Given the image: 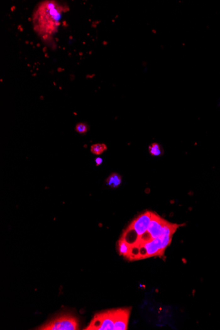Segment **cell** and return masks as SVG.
I'll return each mask as SVG.
<instances>
[{"label": "cell", "instance_id": "cell-9", "mask_svg": "<svg viewBox=\"0 0 220 330\" xmlns=\"http://www.w3.org/2000/svg\"><path fill=\"white\" fill-rule=\"evenodd\" d=\"M107 150V146L105 144H94L91 147V152L94 155H100L104 153Z\"/></svg>", "mask_w": 220, "mask_h": 330}, {"label": "cell", "instance_id": "cell-14", "mask_svg": "<svg viewBox=\"0 0 220 330\" xmlns=\"http://www.w3.org/2000/svg\"><path fill=\"white\" fill-rule=\"evenodd\" d=\"M64 71V69H62V68H61V67H59V68L58 69V72H62V71Z\"/></svg>", "mask_w": 220, "mask_h": 330}, {"label": "cell", "instance_id": "cell-11", "mask_svg": "<svg viewBox=\"0 0 220 330\" xmlns=\"http://www.w3.org/2000/svg\"><path fill=\"white\" fill-rule=\"evenodd\" d=\"M75 130L79 134H85L88 130V126L85 123H79L75 127Z\"/></svg>", "mask_w": 220, "mask_h": 330}, {"label": "cell", "instance_id": "cell-7", "mask_svg": "<svg viewBox=\"0 0 220 330\" xmlns=\"http://www.w3.org/2000/svg\"><path fill=\"white\" fill-rule=\"evenodd\" d=\"M132 246H130L129 243H127L124 240L120 238L119 240L118 243V250L119 251V253L120 255H122L125 256L126 258L128 259L130 250H131Z\"/></svg>", "mask_w": 220, "mask_h": 330}, {"label": "cell", "instance_id": "cell-4", "mask_svg": "<svg viewBox=\"0 0 220 330\" xmlns=\"http://www.w3.org/2000/svg\"><path fill=\"white\" fill-rule=\"evenodd\" d=\"M120 308L111 309L94 316L86 330H114Z\"/></svg>", "mask_w": 220, "mask_h": 330}, {"label": "cell", "instance_id": "cell-3", "mask_svg": "<svg viewBox=\"0 0 220 330\" xmlns=\"http://www.w3.org/2000/svg\"><path fill=\"white\" fill-rule=\"evenodd\" d=\"M40 330H77L79 329V320L69 313L60 314L37 327Z\"/></svg>", "mask_w": 220, "mask_h": 330}, {"label": "cell", "instance_id": "cell-12", "mask_svg": "<svg viewBox=\"0 0 220 330\" xmlns=\"http://www.w3.org/2000/svg\"><path fill=\"white\" fill-rule=\"evenodd\" d=\"M95 163H96V166H100V165L103 163V159H102V157H96V159H95Z\"/></svg>", "mask_w": 220, "mask_h": 330}, {"label": "cell", "instance_id": "cell-16", "mask_svg": "<svg viewBox=\"0 0 220 330\" xmlns=\"http://www.w3.org/2000/svg\"><path fill=\"white\" fill-rule=\"evenodd\" d=\"M14 9H15V7H14V6H13V7H12V8H11V11H13V10H14Z\"/></svg>", "mask_w": 220, "mask_h": 330}, {"label": "cell", "instance_id": "cell-5", "mask_svg": "<svg viewBox=\"0 0 220 330\" xmlns=\"http://www.w3.org/2000/svg\"><path fill=\"white\" fill-rule=\"evenodd\" d=\"M168 223V222H167L166 219L162 218L156 213L152 212L151 220L146 232L139 239L138 242L135 246H138L161 237Z\"/></svg>", "mask_w": 220, "mask_h": 330}, {"label": "cell", "instance_id": "cell-13", "mask_svg": "<svg viewBox=\"0 0 220 330\" xmlns=\"http://www.w3.org/2000/svg\"><path fill=\"white\" fill-rule=\"evenodd\" d=\"M23 28L21 25H19V26H18V29H19V30H20V32H23Z\"/></svg>", "mask_w": 220, "mask_h": 330}, {"label": "cell", "instance_id": "cell-17", "mask_svg": "<svg viewBox=\"0 0 220 330\" xmlns=\"http://www.w3.org/2000/svg\"><path fill=\"white\" fill-rule=\"evenodd\" d=\"M45 57H46V58H49V56H48V54H47V53H45Z\"/></svg>", "mask_w": 220, "mask_h": 330}, {"label": "cell", "instance_id": "cell-1", "mask_svg": "<svg viewBox=\"0 0 220 330\" xmlns=\"http://www.w3.org/2000/svg\"><path fill=\"white\" fill-rule=\"evenodd\" d=\"M63 9L55 1L43 2L38 7L33 15L34 29L43 39L57 32Z\"/></svg>", "mask_w": 220, "mask_h": 330}, {"label": "cell", "instance_id": "cell-10", "mask_svg": "<svg viewBox=\"0 0 220 330\" xmlns=\"http://www.w3.org/2000/svg\"><path fill=\"white\" fill-rule=\"evenodd\" d=\"M150 154L154 156H159L163 154V150L157 143L151 144L148 148Z\"/></svg>", "mask_w": 220, "mask_h": 330}, {"label": "cell", "instance_id": "cell-6", "mask_svg": "<svg viewBox=\"0 0 220 330\" xmlns=\"http://www.w3.org/2000/svg\"><path fill=\"white\" fill-rule=\"evenodd\" d=\"M131 308H121L118 319L115 324L114 330H127Z\"/></svg>", "mask_w": 220, "mask_h": 330}, {"label": "cell", "instance_id": "cell-15", "mask_svg": "<svg viewBox=\"0 0 220 330\" xmlns=\"http://www.w3.org/2000/svg\"><path fill=\"white\" fill-rule=\"evenodd\" d=\"M42 51H43L44 52H45V53H46V52H47V48H46V47H44L43 48V50H42Z\"/></svg>", "mask_w": 220, "mask_h": 330}, {"label": "cell", "instance_id": "cell-19", "mask_svg": "<svg viewBox=\"0 0 220 330\" xmlns=\"http://www.w3.org/2000/svg\"><path fill=\"white\" fill-rule=\"evenodd\" d=\"M79 55H80V56H82V52H80V53H79Z\"/></svg>", "mask_w": 220, "mask_h": 330}, {"label": "cell", "instance_id": "cell-22", "mask_svg": "<svg viewBox=\"0 0 220 330\" xmlns=\"http://www.w3.org/2000/svg\"><path fill=\"white\" fill-rule=\"evenodd\" d=\"M30 44H31V45H33V42H30Z\"/></svg>", "mask_w": 220, "mask_h": 330}, {"label": "cell", "instance_id": "cell-18", "mask_svg": "<svg viewBox=\"0 0 220 330\" xmlns=\"http://www.w3.org/2000/svg\"><path fill=\"white\" fill-rule=\"evenodd\" d=\"M25 43H26V44H29V42L28 40H26V41H25Z\"/></svg>", "mask_w": 220, "mask_h": 330}, {"label": "cell", "instance_id": "cell-20", "mask_svg": "<svg viewBox=\"0 0 220 330\" xmlns=\"http://www.w3.org/2000/svg\"><path fill=\"white\" fill-rule=\"evenodd\" d=\"M29 21H31V20H32V19H31L30 17H29Z\"/></svg>", "mask_w": 220, "mask_h": 330}, {"label": "cell", "instance_id": "cell-21", "mask_svg": "<svg viewBox=\"0 0 220 330\" xmlns=\"http://www.w3.org/2000/svg\"><path fill=\"white\" fill-rule=\"evenodd\" d=\"M36 46H37V47H40V44H37Z\"/></svg>", "mask_w": 220, "mask_h": 330}, {"label": "cell", "instance_id": "cell-2", "mask_svg": "<svg viewBox=\"0 0 220 330\" xmlns=\"http://www.w3.org/2000/svg\"><path fill=\"white\" fill-rule=\"evenodd\" d=\"M152 212L146 211L137 216L123 233L121 239L131 246L136 245L139 239L145 233L150 224Z\"/></svg>", "mask_w": 220, "mask_h": 330}, {"label": "cell", "instance_id": "cell-23", "mask_svg": "<svg viewBox=\"0 0 220 330\" xmlns=\"http://www.w3.org/2000/svg\"><path fill=\"white\" fill-rule=\"evenodd\" d=\"M72 38H73V37H72V36H69V38H70V39H71Z\"/></svg>", "mask_w": 220, "mask_h": 330}, {"label": "cell", "instance_id": "cell-8", "mask_svg": "<svg viewBox=\"0 0 220 330\" xmlns=\"http://www.w3.org/2000/svg\"><path fill=\"white\" fill-rule=\"evenodd\" d=\"M121 183V177L116 173L110 175L106 179V184L112 188L118 187Z\"/></svg>", "mask_w": 220, "mask_h": 330}]
</instances>
